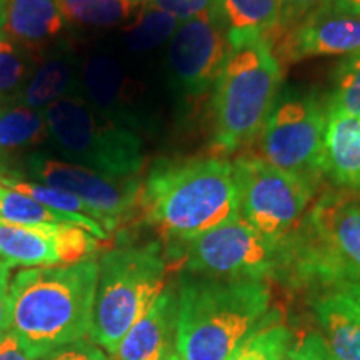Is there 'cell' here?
Segmentation results:
<instances>
[{
	"instance_id": "obj_1",
	"label": "cell",
	"mask_w": 360,
	"mask_h": 360,
	"mask_svg": "<svg viewBox=\"0 0 360 360\" xmlns=\"http://www.w3.org/2000/svg\"><path fill=\"white\" fill-rule=\"evenodd\" d=\"M98 278L94 259L19 270L11 282V332L32 360L89 335Z\"/></svg>"
},
{
	"instance_id": "obj_2",
	"label": "cell",
	"mask_w": 360,
	"mask_h": 360,
	"mask_svg": "<svg viewBox=\"0 0 360 360\" xmlns=\"http://www.w3.org/2000/svg\"><path fill=\"white\" fill-rule=\"evenodd\" d=\"M278 319L267 281L182 274L175 350L184 360H227L250 335Z\"/></svg>"
},
{
	"instance_id": "obj_3",
	"label": "cell",
	"mask_w": 360,
	"mask_h": 360,
	"mask_svg": "<svg viewBox=\"0 0 360 360\" xmlns=\"http://www.w3.org/2000/svg\"><path fill=\"white\" fill-rule=\"evenodd\" d=\"M141 214L177 245L238 219L232 162L217 155L157 162L142 182Z\"/></svg>"
},
{
	"instance_id": "obj_4",
	"label": "cell",
	"mask_w": 360,
	"mask_h": 360,
	"mask_svg": "<svg viewBox=\"0 0 360 360\" xmlns=\"http://www.w3.org/2000/svg\"><path fill=\"white\" fill-rule=\"evenodd\" d=\"M282 84L272 40L231 45L212 96V148L231 155L257 141Z\"/></svg>"
},
{
	"instance_id": "obj_5",
	"label": "cell",
	"mask_w": 360,
	"mask_h": 360,
	"mask_svg": "<svg viewBox=\"0 0 360 360\" xmlns=\"http://www.w3.org/2000/svg\"><path fill=\"white\" fill-rule=\"evenodd\" d=\"M159 244L117 247L98 260L89 337L115 355L127 332L146 315L169 283Z\"/></svg>"
},
{
	"instance_id": "obj_6",
	"label": "cell",
	"mask_w": 360,
	"mask_h": 360,
	"mask_svg": "<svg viewBox=\"0 0 360 360\" xmlns=\"http://www.w3.org/2000/svg\"><path fill=\"white\" fill-rule=\"evenodd\" d=\"M49 139L65 160L114 179L137 177L143 167L135 130L112 122L80 96L64 97L44 110Z\"/></svg>"
},
{
	"instance_id": "obj_7",
	"label": "cell",
	"mask_w": 360,
	"mask_h": 360,
	"mask_svg": "<svg viewBox=\"0 0 360 360\" xmlns=\"http://www.w3.org/2000/svg\"><path fill=\"white\" fill-rule=\"evenodd\" d=\"M232 165L240 217L276 244L290 238L314 195L312 184L259 157H238Z\"/></svg>"
},
{
	"instance_id": "obj_8",
	"label": "cell",
	"mask_w": 360,
	"mask_h": 360,
	"mask_svg": "<svg viewBox=\"0 0 360 360\" xmlns=\"http://www.w3.org/2000/svg\"><path fill=\"white\" fill-rule=\"evenodd\" d=\"M285 242L269 240L238 217L180 245L182 269L224 281H265L287 260Z\"/></svg>"
},
{
	"instance_id": "obj_9",
	"label": "cell",
	"mask_w": 360,
	"mask_h": 360,
	"mask_svg": "<svg viewBox=\"0 0 360 360\" xmlns=\"http://www.w3.org/2000/svg\"><path fill=\"white\" fill-rule=\"evenodd\" d=\"M327 107L317 98L285 94L277 98L257 137L259 159L314 186L322 175Z\"/></svg>"
},
{
	"instance_id": "obj_10",
	"label": "cell",
	"mask_w": 360,
	"mask_h": 360,
	"mask_svg": "<svg viewBox=\"0 0 360 360\" xmlns=\"http://www.w3.org/2000/svg\"><path fill=\"white\" fill-rule=\"evenodd\" d=\"M300 272L344 283L360 278V200L330 192L307 215Z\"/></svg>"
},
{
	"instance_id": "obj_11",
	"label": "cell",
	"mask_w": 360,
	"mask_h": 360,
	"mask_svg": "<svg viewBox=\"0 0 360 360\" xmlns=\"http://www.w3.org/2000/svg\"><path fill=\"white\" fill-rule=\"evenodd\" d=\"M22 169L24 170H13L22 177L29 175L44 186L74 193L107 220L112 232L141 212L142 180L139 177H107L74 162L44 154L27 157Z\"/></svg>"
},
{
	"instance_id": "obj_12",
	"label": "cell",
	"mask_w": 360,
	"mask_h": 360,
	"mask_svg": "<svg viewBox=\"0 0 360 360\" xmlns=\"http://www.w3.org/2000/svg\"><path fill=\"white\" fill-rule=\"evenodd\" d=\"M231 44L220 20L182 22L169 44V70L174 87L188 98L212 90L227 60Z\"/></svg>"
},
{
	"instance_id": "obj_13",
	"label": "cell",
	"mask_w": 360,
	"mask_h": 360,
	"mask_svg": "<svg viewBox=\"0 0 360 360\" xmlns=\"http://www.w3.org/2000/svg\"><path fill=\"white\" fill-rule=\"evenodd\" d=\"M97 238L72 224L25 225L0 217V260L11 267H53L77 264L97 250Z\"/></svg>"
},
{
	"instance_id": "obj_14",
	"label": "cell",
	"mask_w": 360,
	"mask_h": 360,
	"mask_svg": "<svg viewBox=\"0 0 360 360\" xmlns=\"http://www.w3.org/2000/svg\"><path fill=\"white\" fill-rule=\"evenodd\" d=\"M272 49L281 64L310 57L350 56L360 51V17L315 12L277 34Z\"/></svg>"
},
{
	"instance_id": "obj_15",
	"label": "cell",
	"mask_w": 360,
	"mask_h": 360,
	"mask_svg": "<svg viewBox=\"0 0 360 360\" xmlns=\"http://www.w3.org/2000/svg\"><path fill=\"white\" fill-rule=\"evenodd\" d=\"M177 335V285L167 283L146 315L127 332L115 360H165L175 350Z\"/></svg>"
},
{
	"instance_id": "obj_16",
	"label": "cell",
	"mask_w": 360,
	"mask_h": 360,
	"mask_svg": "<svg viewBox=\"0 0 360 360\" xmlns=\"http://www.w3.org/2000/svg\"><path fill=\"white\" fill-rule=\"evenodd\" d=\"M322 175L345 192L360 193V117L327 105Z\"/></svg>"
},
{
	"instance_id": "obj_17",
	"label": "cell",
	"mask_w": 360,
	"mask_h": 360,
	"mask_svg": "<svg viewBox=\"0 0 360 360\" xmlns=\"http://www.w3.org/2000/svg\"><path fill=\"white\" fill-rule=\"evenodd\" d=\"M80 90L94 109L112 122L137 130V119L130 110L129 79L112 57H90L80 72Z\"/></svg>"
},
{
	"instance_id": "obj_18",
	"label": "cell",
	"mask_w": 360,
	"mask_h": 360,
	"mask_svg": "<svg viewBox=\"0 0 360 360\" xmlns=\"http://www.w3.org/2000/svg\"><path fill=\"white\" fill-rule=\"evenodd\" d=\"M58 0H8L2 34L40 58L44 49L64 30Z\"/></svg>"
},
{
	"instance_id": "obj_19",
	"label": "cell",
	"mask_w": 360,
	"mask_h": 360,
	"mask_svg": "<svg viewBox=\"0 0 360 360\" xmlns=\"http://www.w3.org/2000/svg\"><path fill=\"white\" fill-rule=\"evenodd\" d=\"M332 360H360V307L337 289L315 304Z\"/></svg>"
},
{
	"instance_id": "obj_20",
	"label": "cell",
	"mask_w": 360,
	"mask_h": 360,
	"mask_svg": "<svg viewBox=\"0 0 360 360\" xmlns=\"http://www.w3.org/2000/svg\"><path fill=\"white\" fill-rule=\"evenodd\" d=\"M283 0H220V20L229 44L274 40L281 30Z\"/></svg>"
},
{
	"instance_id": "obj_21",
	"label": "cell",
	"mask_w": 360,
	"mask_h": 360,
	"mask_svg": "<svg viewBox=\"0 0 360 360\" xmlns=\"http://www.w3.org/2000/svg\"><path fill=\"white\" fill-rule=\"evenodd\" d=\"M80 75L65 57H47L37 62L15 103L45 110L64 97L79 96Z\"/></svg>"
},
{
	"instance_id": "obj_22",
	"label": "cell",
	"mask_w": 360,
	"mask_h": 360,
	"mask_svg": "<svg viewBox=\"0 0 360 360\" xmlns=\"http://www.w3.org/2000/svg\"><path fill=\"white\" fill-rule=\"evenodd\" d=\"M0 217L11 224L25 225V227L72 224L92 233L97 240H107L110 236L97 220L85 217V215L57 212V210H52L44 204H40V202L32 199L30 195H27V193L4 186H0Z\"/></svg>"
},
{
	"instance_id": "obj_23",
	"label": "cell",
	"mask_w": 360,
	"mask_h": 360,
	"mask_svg": "<svg viewBox=\"0 0 360 360\" xmlns=\"http://www.w3.org/2000/svg\"><path fill=\"white\" fill-rule=\"evenodd\" d=\"M47 139L49 130L44 110L19 103L0 107V159L40 146Z\"/></svg>"
},
{
	"instance_id": "obj_24",
	"label": "cell",
	"mask_w": 360,
	"mask_h": 360,
	"mask_svg": "<svg viewBox=\"0 0 360 360\" xmlns=\"http://www.w3.org/2000/svg\"><path fill=\"white\" fill-rule=\"evenodd\" d=\"M39 58L0 34V107L15 103Z\"/></svg>"
},
{
	"instance_id": "obj_25",
	"label": "cell",
	"mask_w": 360,
	"mask_h": 360,
	"mask_svg": "<svg viewBox=\"0 0 360 360\" xmlns=\"http://www.w3.org/2000/svg\"><path fill=\"white\" fill-rule=\"evenodd\" d=\"M69 22L89 27H114L130 19L137 4L132 0H58Z\"/></svg>"
},
{
	"instance_id": "obj_26",
	"label": "cell",
	"mask_w": 360,
	"mask_h": 360,
	"mask_svg": "<svg viewBox=\"0 0 360 360\" xmlns=\"http://www.w3.org/2000/svg\"><path fill=\"white\" fill-rule=\"evenodd\" d=\"M179 25L180 22L170 13L142 4L135 22L125 30V44L134 52L150 51L172 39Z\"/></svg>"
},
{
	"instance_id": "obj_27",
	"label": "cell",
	"mask_w": 360,
	"mask_h": 360,
	"mask_svg": "<svg viewBox=\"0 0 360 360\" xmlns=\"http://www.w3.org/2000/svg\"><path fill=\"white\" fill-rule=\"evenodd\" d=\"M292 345L294 335L278 319L250 335L227 360H283Z\"/></svg>"
},
{
	"instance_id": "obj_28",
	"label": "cell",
	"mask_w": 360,
	"mask_h": 360,
	"mask_svg": "<svg viewBox=\"0 0 360 360\" xmlns=\"http://www.w3.org/2000/svg\"><path fill=\"white\" fill-rule=\"evenodd\" d=\"M334 89L328 107L360 117V51L350 53L335 67Z\"/></svg>"
},
{
	"instance_id": "obj_29",
	"label": "cell",
	"mask_w": 360,
	"mask_h": 360,
	"mask_svg": "<svg viewBox=\"0 0 360 360\" xmlns=\"http://www.w3.org/2000/svg\"><path fill=\"white\" fill-rule=\"evenodd\" d=\"M143 6L167 12L180 24L195 19L220 20V0H147Z\"/></svg>"
},
{
	"instance_id": "obj_30",
	"label": "cell",
	"mask_w": 360,
	"mask_h": 360,
	"mask_svg": "<svg viewBox=\"0 0 360 360\" xmlns=\"http://www.w3.org/2000/svg\"><path fill=\"white\" fill-rule=\"evenodd\" d=\"M326 2L327 0H283L282 22L278 34L290 29V27L300 24V22L317 12Z\"/></svg>"
},
{
	"instance_id": "obj_31",
	"label": "cell",
	"mask_w": 360,
	"mask_h": 360,
	"mask_svg": "<svg viewBox=\"0 0 360 360\" xmlns=\"http://www.w3.org/2000/svg\"><path fill=\"white\" fill-rule=\"evenodd\" d=\"M283 360H332V357L322 337L310 334L292 345Z\"/></svg>"
},
{
	"instance_id": "obj_32",
	"label": "cell",
	"mask_w": 360,
	"mask_h": 360,
	"mask_svg": "<svg viewBox=\"0 0 360 360\" xmlns=\"http://www.w3.org/2000/svg\"><path fill=\"white\" fill-rule=\"evenodd\" d=\"M42 360H110L105 352L89 340H80L77 344L58 350V352L49 355Z\"/></svg>"
},
{
	"instance_id": "obj_33",
	"label": "cell",
	"mask_w": 360,
	"mask_h": 360,
	"mask_svg": "<svg viewBox=\"0 0 360 360\" xmlns=\"http://www.w3.org/2000/svg\"><path fill=\"white\" fill-rule=\"evenodd\" d=\"M11 330V265L0 260V337Z\"/></svg>"
},
{
	"instance_id": "obj_34",
	"label": "cell",
	"mask_w": 360,
	"mask_h": 360,
	"mask_svg": "<svg viewBox=\"0 0 360 360\" xmlns=\"http://www.w3.org/2000/svg\"><path fill=\"white\" fill-rule=\"evenodd\" d=\"M0 360H32L20 347L17 337L11 330L0 337Z\"/></svg>"
},
{
	"instance_id": "obj_35",
	"label": "cell",
	"mask_w": 360,
	"mask_h": 360,
	"mask_svg": "<svg viewBox=\"0 0 360 360\" xmlns=\"http://www.w3.org/2000/svg\"><path fill=\"white\" fill-rule=\"evenodd\" d=\"M317 12L360 17V0H327Z\"/></svg>"
},
{
	"instance_id": "obj_36",
	"label": "cell",
	"mask_w": 360,
	"mask_h": 360,
	"mask_svg": "<svg viewBox=\"0 0 360 360\" xmlns=\"http://www.w3.org/2000/svg\"><path fill=\"white\" fill-rule=\"evenodd\" d=\"M339 290L344 292L345 295H349L350 299H352L354 302L360 307V278H359V281L344 283V285L339 287Z\"/></svg>"
},
{
	"instance_id": "obj_37",
	"label": "cell",
	"mask_w": 360,
	"mask_h": 360,
	"mask_svg": "<svg viewBox=\"0 0 360 360\" xmlns=\"http://www.w3.org/2000/svg\"><path fill=\"white\" fill-rule=\"evenodd\" d=\"M7 2H8V0H0V34H2V30H4V24H6Z\"/></svg>"
},
{
	"instance_id": "obj_38",
	"label": "cell",
	"mask_w": 360,
	"mask_h": 360,
	"mask_svg": "<svg viewBox=\"0 0 360 360\" xmlns=\"http://www.w3.org/2000/svg\"><path fill=\"white\" fill-rule=\"evenodd\" d=\"M165 360H184L182 357H180V355L177 354V350H174L172 354H169L167 357H165Z\"/></svg>"
},
{
	"instance_id": "obj_39",
	"label": "cell",
	"mask_w": 360,
	"mask_h": 360,
	"mask_svg": "<svg viewBox=\"0 0 360 360\" xmlns=\"http://www.w3.org/2000/svg\"><path fill=\"white\" fill-rule=\"evenodd\" d=\"M132 2H135V4H137V6H141V4H143V2H147V0H132Z\"/></svg>"
}]
</instances>
